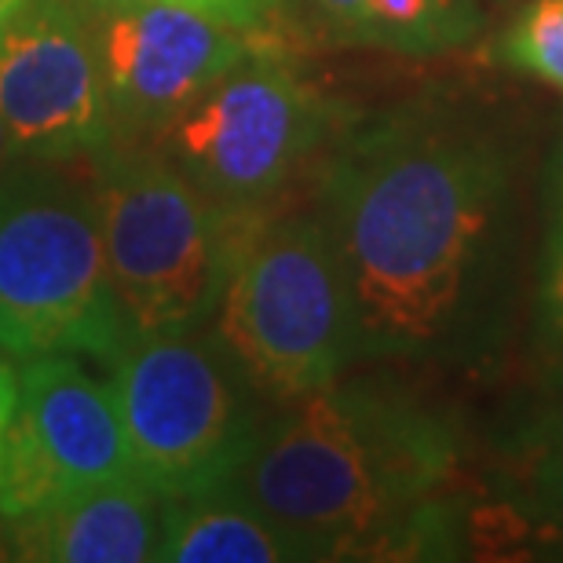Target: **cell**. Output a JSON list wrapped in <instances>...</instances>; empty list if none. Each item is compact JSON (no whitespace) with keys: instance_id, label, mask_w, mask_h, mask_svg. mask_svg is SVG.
I'll return each mask as SVG.
<instances>
[{"instance_id":"6da1fadb","label":"cell","mask_w":563,"mask_h":563,"mask_svg":"<svg viewBox=\"0 0 563 563\" xmlns=\"http://www.w3.org/2000/svg\"><path fill=\"white\" fill-rule=\"evenodd\" d=\"M314 212L358 358H443L479 341L512 231V162L487 121L443 103L363 121L325 157Z\"/></svg>"},{"instance_id":"7a4b0ae2","label":"cell","mask_w":563,"mask_h":563,"mask_svg":"<svg viewBox=\"0 0 563 563\" xmlns=\"http://www.w3.org/2000/svg\"><path fill=\"white\" fill-rule=\"evenodd\" d=\"M454 432L380 380H333L264 413L234 483L300 560L424 556L443 545Z\"/></svg>"},{"instance_id":"3957f363","label":"cell","mask_w":563,"mask_h":563,"mask_svg":"<svg viewBox=\"0 0 563 563\" xmlns=\"http://www.w3.org/2000/svg\"><path fill=\"white\" fill-rule=\"evenodd\" d=\"M92 184L129 336L212 325L234 256L261 212L220 206L151 143L114 146L92 165Z\"/></svg>"},{"instance_id":"277c9868","label":"cell","mask_w":563,"mask_h":563,"mask_svg":"<svg viewBox=\"0 0 563 563\" xmlns=\"http://www.w3.org/2000/svg\"><path fill=\"white\" fill-rule=\"evenodd\" d=\"M125 341L96 184L55 162H11L0 176V352L107 363Z\"/></svg>"},{"instance_id":"5b68a950","label":"cell","mask_w":563,"mask_h":563,"mask_svg":"<svg viewBox=\"0 0 563 563\" xmlns=\"http://www.w3.org/2000/svg\"><path fill=\"white\" fill-rule=\"evenodd\" d=\"M212 333L272 407L344 377L358 358L352 303L319 212L256 217L234 256Z\"/></svg>"},{"instance_id":"8992f818","label":"cell","mask_w":563,"mask_h":563,"mask_svg":"<svg viewBox=\"0 0 563 563\" xmlns=\"http://www.w3.org/2000/svg\"><path fill=\"white\" fill-rule=\"evenodd\" d=\"M103 366L146 487L173 501L239 476L267 410L212 325L129 336Z\"/></svg>"},{"instance_id":"52a82bcc","label":"cell","mask_w":563,"mask_h":563,"mask_svg":"<svg viewBox=\"0 0 563 563\" xmlns=\"http://www.w3.org/2000/svg\"><path fill=\"white\" fill-rule=\"evenodd\" d=\"M333 121L330 99L264 44L151 146L220 206L264 212L333 136Z\"/></svg>"},{"instance_id":"ba28073f","label":"cell","mask_w":563,"mask_h":563,"mask_svg":"<svg viewBox=\"0 0 563 563\" xmlns=\"http://www.w3.org/2000/svg\"><path fill=\"white\" fill-rule=\"evenodd\" d=\"M129 479L140 476L110 374L99 377L85 366V355L66 352L22 358L0 520H19Z\"/></svg>"},{"instance_id":"9c48e42d","label":"cell","mask_w":563,"mask_h":563,"mask_svg":"<svg viewBox=\"0 0 563 563\" xmlns=\"http://www.w3.org/2000/svg\"><path fill=\"white\" fill-rule=\"evenodd\" d=\"M121 143H151L223 74L264 48L261 33L168 0H81Z\"/></svg>"},{"instance_id":"30bf717a","label":"cell","mask_w":563,"mask_h":563,"mask_svg":"<svg viewBox=\"0 0 563 563\" xmlns=\"http://www.w3.org/2000/svg\"><path fill=\"white\" fill-rule=\"evenodd\" d=\"M0 125L11 162L96 165L118 146L81 0H26L0 33Z\"/></svg>"},{"instance_id":"8fae6325","label":"cell","mask_w":563,"mask_h":563,"mask_svg":"<svg viewBox=\"0 0 563 563\" xmlns=\"http://www.w3.org/2000/svg\"><path fill=\"white\" fill-rule=\"evenodd\" d=\"M168 498L143 479L110 483L52 509L0 520V560L143 563L157 560Z\"/></svg>"},{"instance_id":"7c38bea8","label":"cell","mask_w":563,"mask_h":563,"mask_svg":"<svg viewBox=\"0 0 563 563\" xmlns=\"http://www.w3.org/2000/svg\"><path fill=\"white\" fill-rule=\"evenodd\" d=\"M325 41L391 55H443L479 33V0H303Z\"/></svg>"},{"instance_id":"4fadbf2b","label":"cell","mask_w":563,"mask_h":563,"mask_svg":"<svg viewBox=\"0 0 563 563\" xmlns=\"http://www.w3.org/2000/svg\"><path fill=\"white\" fill-rule=\"evenodd\" d=\"M165 563H292L297 545L267 520V512L228 479L212 490L173 498L157 545Z\"/></svg>"},{"instance_id":"5bb4252c","label":"cell","mask_w":563,"mask_h":563,"mask_svg":"<svg viewBox=\"0 0 563 563\" xmlns=\"http://www.w3.org/2000/svg\"><path fill=\"white\" fill-rule=\"evenodd\" d=\"M501 59L563 92V0H527L501 37Z\"/></svg>"},{"instance_id":"9a60e30c","label":"cell","mask_w":563,"mask_h":563,"mask_svg":"<svg viewBox=\"0 0 563 563\" xmlns=\"http://www.w3.org/2000/svg\"><path fill=\"white\" fill-rule=\"evenodd\" d=\"M538 311H542L545 336L556 347H563V154L556 157L553 184H549L542 275H538Z\"/></svg>"},{"instance_id":"2e32d148","label":"cell","mask_w":563,"mask_h":563,"mask_svg":"<svg viewBox=\"0 0 563 563\" xmlns=\"http://www.w3.org/2000/svg\"><path fill=\"white\" fill-rule=\"evenodd\" d=\"M168 4H184L190 11H201V15H212L228 26L261 33L267 22H272L286 0H168Z\"/></svg>"},{"instance_id":"e0dca14e","label":"cell","mask_w":563,"mask_h":563,"mask_svg":"<svg viewBox=\"0 0 563 563\" xmlns=\"http://www.w3.org/2000/svg\"><path fill=\"white\" fill-rule=\"evenodd\" d=\"M19 402V363L0 352V483H4V450H8V428L15 418Z\"/></svg>"},{"instance_id":"ac0fdd59","label":"cell","mask_w":563,"mask_h":563,"mask_svg":"<svg viewBox=\"0 0 563 563\" xmlns=\"http://www.w3.org/2000/svg\"><path fill=\"white\" fill-rule=\"evenodd\" d=\"M542 490L549 494V501L556 505L560 520H563V418L549 432L545 454H542Z\"/></svg>"},{"instance_id":"d6986e66","label":"cell","mask_w":563,"mask_h":563,"mask_svg":"<svg viewBox=\"0 0 563 563\" xmlns=\"http://www.w3.org/2000/svg\"><path fill=\"white\" fill-rule=\"evenodd\" d=\"M22 4H26V0H0V33L8 30V22L19 15Z\"/></svg>"},{"instance_id":"ffe728a7","label":"cell","mask_w":563,"mask_h":563,"mask_svg":"<svg viewBox=\"0 0 563 563\" xmlns=\"http://www.w3.org/2000/svg\"><path fill=\"white\" fill-rule=\"evenodd\" d=\"M11 165V143H8V132L0 125V176H4V168Z\"/></svg>"}]
</instances>
